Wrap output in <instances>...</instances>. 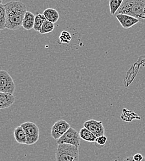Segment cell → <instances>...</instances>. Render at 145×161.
Returning <instances> with one entry per match:
<instances>
[{
	"instance_id": "cell-1",
	"label": "cell",
	"mask_w": 145,
	"mask_h": 161,
	"mask_svg": "<svg viewBox=\"0 0 145 161\" xmlns=\"http://www.w3.org/2000/svg\"><path fill=\"white\" fill-rule=\"evenodd\" d=\"M6 28L14 31L20 29L27 12L25 5L21 1H11L4 4Z\"/></svg>"
},
{
	"instance_id": "cell-2",
	"label": "cell",
	"mask_w": 145,
	"mask_h": 161,
	"mask_svg": "<svg viewBox=\"0 0 145 161\" xmlns=\"http://www.w3.org/2000/svg\"><path fill=\"white\" fill-rule=\"evenodd\" d=\"M118 14L131 16L145 23V0H124L116 13Z\"/></svg>"
},
{
	"instance_id": "cell-3",
	"label": "cell",
	"mask_w": 145,
	"mask_h": 161,
	"mask_svg": "<svg viewBox=\"0 0 145 161\" xmlns=\"http://www.w3.org/2000/svg\"><path fill=\"white\" fill-rule=\"evenodd\" d=\"M55 159L56 161H79V147L68 144H59Z\"/></svg>"
},
{
	"instance_id": "cell-4",
	"label": "cell",
	"mask_w": 145,
	"mask_h": 161,
	"mask_svg": "<svg viewBox=\"0 0 145 161\" xmlns=\"http://www.w3.org/2000/svg\"><path fill=\"white\" fill-rule=\"evenodd\" d=\"M21 126L24 129L26 135V145L31 146L36 144L39 141L40 131L39 127L36 123L31 121H27L22 123Z\"/></svg>"
},
{
	"instance_id": "cell-5",
	"label": "cell",
	"mask_w": 145,
	"mask_h": 161,
	"mask_svg": "<svg viewBox=\"0 0 145 161\" xmlns=\"http://www.w3.org/2000/svg\"><path fill=\"white\" fill-rule=\"evenodd\" d=\"M16 89L14 82L5 70H0V92L13 94Z\"/></svg>"
},
{
	"instance_id": "cell-6",
	"label": "cell",
	"mask_w": 145,
	"mask_h": 161,
	"mask_svg": "<svg viewBox=\"0 0 145 161\" xmlns=\"http://www.w3.org/2000/svg\"><path fill=\"white\" fill-rule=\"evenodd\" d=\"M81 139L79 132L75 128L70 127L62 136L57 140V143L58 145L62 144H68L79 147L81 143Z\"/></svg>"
},
{
	"instance_id": "cell-7",
	"label": "cell",
	"mask_w": 145,
	"mask_h": 161,
	"mask_svg": "<svg viewBox=\"0 0 145 161\" xmlns=\"http://www.w3.org/2000/svg\"><path fill=\"white\" fill-rule=\"evenodd\" d=\"M70 125L64 120H59L56 121L51 129V136L56 140L60 139L70 129Z\"/></svg>"
},
{
	"instance_id": "cell-8",
	"label": "cell",
	"mask_w": 145,
	"mask_h": 161,
	"mask_svg": "<svg viewBox=\"0 0 145 161\" xmlns=\"http://www.w3.org/2000/svg\"><path fill=\"white\" fill-rule=\"evenodd\" d=\"M83 126L91 131L96 137L104 135L105 128L102 121H97L93 119L89 120L84 123Z\"/></svg>"
},
{
	"instance_id": "cell-9",
	"label": "cell",
	"mask_w": 145,
	"mask_h": 161,
	"mask_svg": "<svg viewBox=\"0 0 145 161\" xmlns=\"http://www.w3.org/2000/svg\"><path fill=\"white\" fill-rule=\"evenodd\" d=\"M117 19L119 20L120 24L122 25V27L124 29H129L135 24L140 22L137 18L124 14H118L115 15Z\"/></svg>"
},
{
	"instance_id": "cell-10",
	"label": "cell",
	"mask_w": 145,
	"mask_h": 161,
	"mask_svg": "<svg viewBox=\"0 0 145 161\" xmlns=\"http://www.w3.org/2000/svg\"><path fill=\"white\" fill-rule=\"evenodd\" d=\"M15 97L13 94L0 92V109L9 108L15 102Z\"/></svg>"
},
{
	"instance_id": "cell-11",
	"label": "cell",
	"mask_w": 145,
	"mask_h": 161,
	"mask_svg": "<svg viewBox=\"0 0 145 161\" xmlns=\"http://www.w3.org/2000/svg\"><path fill=\"white\" fill-rule=\"evenodd\" d=\"M36 16L30 11L25 13L22 22V27L24 29L29 31L34 29Z\"/></svg>"
},
{
	"instance_id": "cell-12",
	"label": "cell",
	"mask_w": 145,
	"mask_h": 161,
	"mask_svg": "<svg viewBox=\"0 0 145 161\" xmlns=\"http://www.w3.org/2000/svg\"><path fill=\"white\" fill-rule=\"evenodd\" d=\"M14 137L15 140L19 144H26L27 137L21 125L17 126L14 130Z\"/></svg>"
},
{
	"instance_id": "cell-13",
	"label": "cell",
	"mask_w": 145,
	"mask_h": 161,
	"mask_svg": "<svg viewBox=\"0 0 145 161\" xmlns=\"http://www.w3.org/2000/svg\"><path fill=\"white\" fill-rule=\"evenodd\" d=\"M43 14L44 15L47 20L51 22H53L54 24L57 22L60 18V15L59 12L55 9H53V8L46 9L43 11Z\"/></svg>"
},
{
	"instance_id": "cell-14",
	"label": "cell",
	"mask_w": 145,
	"mask_h": 161,
	"mask_svg": "<svg viewBox=\"0 0 145 161\" xmlns=\"http://www.w3.org/2000/svg\"><path fill=\"white\" fill-rule=\"evenodd\" d=\"M79 133L81 138L87 142H94L97 138V137L91 131L84 127L80 130Z\"/></svg>"
},
{
	"instance_id": "cell-15",
	"label": "cell",
	"mask_w": 145,
	"mask_h": 161,
	"mask_svg": "<svg viewBox=\"0 0 145 161\" xmlns=\"http://www.w3.org/2000/svg\"><path fill=\"white\" fill-rule=\"evenodd\" d=\"M121 119L124 121L126 122L131 121L133 119H140V117L135 113H134L132 111H130L126 108L123 110L122 114L121 115Z\"/></svg>"
},
{
	"instance_id": "cell-16",
	"label": "cell",
	"mask_w": 145,
	"mask_h": 161,
	"mask_svg": "<svg viewBox=\"0 0 145 161\" xmlns=\"http://www.w3.org/2000/svg\"><path fill=\"white\" fill-rule=\"evenodd\" d=\"M124 0H110L109 8L110 13L112 15H115Z\"/></svg>"
},
{
	"instance_id": "cell-17",
	"label": "cell",
	"mask_w": 145,
	"mask_h": 161,
	"mask_svg": "<svg viewBox=\"0 0 145 161\" xmlns=\"http://www.w3.org/2000/svg\"><path fill=\"white\" fill-rule=\"evenodd\" d=\"M55 29V24L48 20H46L43 24L39 33L41 34H45L52 32Z\"/></svg>"
},
{
	"instance_id": "cell-18",
	"label": "cell",
	"mask_w": 145,
	"mask_h": 161,
	"mask_svg": "<svg viewBox=\"0 0 145 161\" xmlns=\"http://www.w3.org/2000/svg\"><path fill=\"white\" fill-rule=\"evenodd\" d=\"M46 20L47 19L43 14L37 13L36 15V18H35L34 29L37 32H39L43 22Z\"/></svg>"
},
{
	"instance_id": "cell-19",
	"label": "cell",
	"mask_w": 145,
	"mask_h": 161,
	"mask_svg": "<svg viewBox=\"0 0 145 161\" xmlns=\"http://www.w3.org/2000/svg\"><path fill=\"white\" fill-rule=\"evenodd\" d=\"M6 28V9L4 4H0V31Z\"/></svg>"
},
{
	"instance_id": "cell-20",
	"label": "cell",
	"mask_w": 145,
	"mask_h": 161,
	"mask_svg": "<svg viewBox=\"0 0 145 161\" xmlns=\"http://www.w3.org/2000/svg\"><path fill=\"white\" fill-rule=\"evenodd\" d=\"M72 37L70 33L66 31H63L59 37L60 42L62 43H69Z\"/></svg>"
},
{
	"instance_id": "cell-21",
	"label": "cell",
	"mask_w": 145,
	"mask_h": 161,
	"mask_svg": "<svg viewBox=\"0 0 145 161\" xmlns=\"http://www.w3.org/2000/svg\"><path fill=\"white\" fill-rule=\"evenodd\" d=\"M107 140V137L105 135H103V136L97 137L94 143H95V145L97 147L102 148V147H104L105 144H106Z\"/></svg>"
},
{
	"instance_id": "cell-22",
	"label": "cell",
	"mask_w": 145,
	"mask_h": 161,
	"mask_svg": "<svg viewBox=\"0 0 145 161\" xmlns=\"http://www.w3.org/2000/svg\"><path fill=\"white\" fill-rule=\"evenodd\" d=\"M133 159L135 161H143V159H144L143 155L141 154H139V153L135 154V155L133 156Z\"/></svg>"
},
{
	"instance_id": "cell-23",
	"label": "cell",
	"mask_w": 145,
	"mask_h": 161,
	"mask_svg": "<svg viewBox=\"0 0 145 161\" xmlns=\"http://www.w3.org/2000/svg\"><path fill=\"white\" fill-rule=\"evenodd\" d=\"M124 161H135L134 159H133V158H131V157H128V158H126V159H125ZM142 161H145V158L143 159V160Z\"/></svg>"
},
{
	"instance_id": "cell-24",
	"label": "cell",
	"mask_w": 145,
	"mask_h": 161,
	"mask_svg": "<svg viewBox=\"0 0 145 161\" xmlns=\"http://www.w3.org/2000/svg\"><path fill=\"white\" fill-rule=\"evenodd\" d=\"M2 2H3V0H0V4H2Z\"/></svg>"
}]
</instances>
